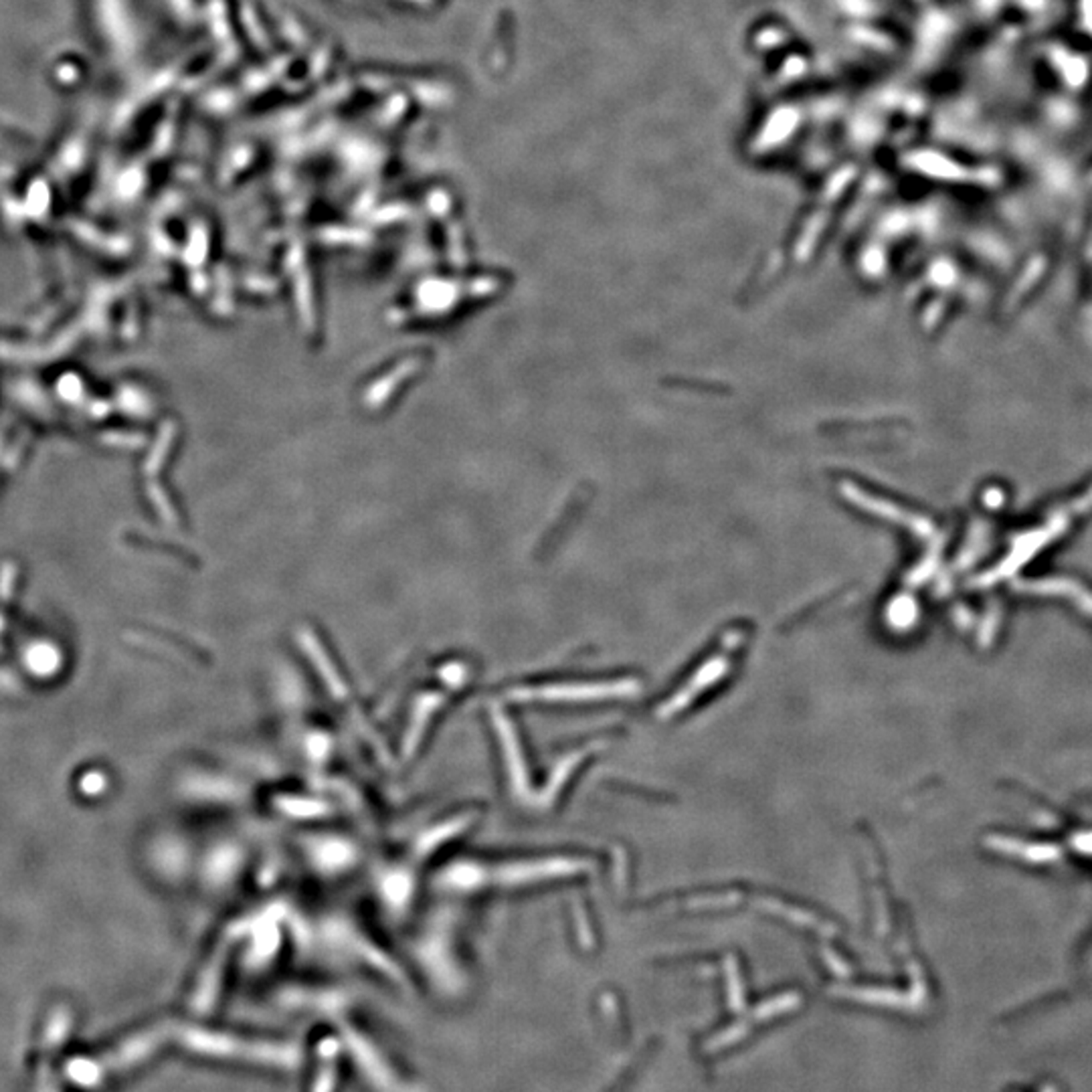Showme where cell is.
Instances as JSON below:
<instances>
[{
    "instance_id": "6da1fadb",
    "label": "cell",
    "mask_w": 1092,
    "mask_h": 1092,
    "mask_svg": "<svg viewBox=\"0 0 1092 1092\" xmlns=\"http://www.w3.org/2000/svg\"><path fill=\"white\" fill-rule=\"evenodd\" d=\"M747 1034H749V1025L747 1024H735V1025H731V1028H726L725 1031H720V1034L713 1036V1038L706 1042L702 1048H704L706 1054H713V1052H719V1050H722V1048H728V1046L737 1044V1042L744 1040V1036H747Z\"/></svg>"
},
{
    "instance_id": "3957f363",
    "label": "cell",
    "mask_w": 1092,
    "mask_h": 1092,
    "mask_svg": "<svg viewBox=\"0 0 1092 1092\" xmlns=\"http://www.w3.org/2000/svg\"><path fill=\"white\" fill-rule=\"evenodd\" d=\"M728 1000H731L732 1012H741V1009L744 1007L743 985H741V979H738V973H737L735 965H732V963H731V967H728Z\"/></svg>"
},
{
    "instance_id": "277c9868",
    "label": "cell",
    "mask_w": 1092,
    "mask_h": 1092,
    "mask_svg": "<svg viewBox=\"0 0 1092 1092\" xmlns=\"http://www.w3.org/2000/svg\"><path fill=\"white\" fill-rule=\"evenodd\" d=\"M1042 1092H1056V1089H1054V1086H1046V1089L1042 1090Z\"/></svg>"
},
{
    "instance_id": "7a4b0ae2",
    "label": "cell",
    "mask_w": 1092,
    "mask_h": 1092,
    "mask_svg": "<svg viewBox=\"0 0 1092 1092\" xmlns=\"http://www.w3.org/2000/svg\"><path fill=\"white\" fill-rule=\"evenodd\" d=\"M799 1001H801V997H799L797 994L779 995V997H775V1000L765 1001L763 1006L757 1007V1012H754V1018H757V1019H771V1018H775V1016H781V1013L796 1009L799 1006Z\"/></svg>"
}]
</instances>
